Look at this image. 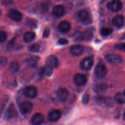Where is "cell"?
I'll return each instance as SVG.
<instances>
[{"mask_svg": "<svg viewBox=\"0 0 125 125\" xmlns=\"http://www.w3.org/2000/svg\"><path fill=\"white\" fill-rule=\"evenodd\" d=\"M77 18L84 24H89L92 22V19L90 13L86 10H81L77 13Z\"/></svg>", "mask_w": 125, "mask_h": 125, "instance_id": "1", "label": "cell"}, {"mask_svg": "<svg viewBox=\"0 0 125 125\" xmlns=\"http://www.w3.org/2000/svg\"><path fill=\"white\" fill-rule=\"evenodd\" d=\"M95 101L96 104L103 107H111L112 105V101L110 98L104 96H96Z\"/></svg>", "mask_w": 125, "mask_h": 125, "instance_id": "2", "label": "cell"}, {"mask_svg": "<svg viewBox=\"0 0 125 125\" xmlns=\"http://www.w3.org/2000/svg\"><path fill=\"white\" fill-rule=\"evenodd\" d=\"M94 65V59L92 57H87L81 61L80 67L84 71L90 70Z\"/></svg>", "mask_w": 125, "mask_h": 125, "instance_id": "3", "label": "cell"}, {"mask_svg": "<svg viewBox=\"0 0 125 125\" xmlns=\"http://www.w3.org/2000/svg\"><path fill=\"white\" fill-rule=\"evenodd\" d=\"M17 116V111L15 109V106L13 105V103L10 104L9 106L8 109L6 111V113L4 115V118L6 120L9 121L11 119L13 118H15Z\"/></svg>", "mask_w": 125, "mask_h": 125, "instance_id": "4", "label": "cell"}, {"mask_svg": "<svg viewBox=\"0 0 125 125\" xmlns=\"http://www.w3.org/2000/svg\"><path fill=\"white\" fill-rule=\"evenodd\" d=\"M107 73V70L106 66L103 63H99L95 68V74L97 77L103 78L106 76Z\"/></svg>", "mask_w": 125, "mask_h": 125, "instance_id": "5", "label": "cell"}, {"mask_svg": "<svg viewBox=\"0 0 125 125\" xmlns=\"http://www.w3.org/2000/svg\"><path fill=\"white\" fill-rule=\"evenodd\" d=\"M105 59L108 62L114 64H120L123 62V59L120 56L115 54H109L105 56Z\"/></svg>", "mask_w": 125, "mask_h": 125, "instance_id": "6", "label": "cell"}, {"mask_svg": "<svg viewBox=\"0 0 125 125\" xmlns=\"http://www.w3.org/2000/svg\"><path fill=\"white\" fill-rule=\"evenodd\" d=\"M94 37V34L90 31H85L80 33L76 39V41L82 42V41H90L91 39H92Z\"/></svg>", "mask_w": 125, "mask_h": 125, "instance_id": "7", "label": "cell"}, {"mask_svg": "<svg viewBox=\"0 0 125 125\" xmlns=\"http://www.w3.org/2000/svg\"><path fill=\"white\" fill-rule=\"evenodd\" d=\"M33 104L31 101H26L20 104V111L22 114H27L32 111Z\"/></svg>", "mask_w": 125, "mask_h": 125, "instance_id": "8", "label": "cell"}, {"mask_svg": "<svg viewBox=\"0 0 125 125\" xmlns=\"http://www.w3.org/2000/svg\"><path fill=\"white\" fill-rule=\"evenodd\" d=\"M23 93L25 96L30 98H34L37 96V90L35 87L33 85H29L26 87L23 90Z\"/></svg>", "mask_w": 125, "mask_h": 125, "instance_id": "9", "label": "cell"}, {"mask_svg": "<svg viewBox=\"0 0 125 125\" xmlns=\"http://www.w3.org/2000/svg\"><path fill=\"white\" fill-rule=\"evenodd\" d=\"M73 82L75 85L78 86H82L86 84L87 78L85 75L81 73H78L74 76Z\"/></svg>", "mask_w": 125, "mask_h": 125, "instance_id": "10", "label": "cell"}, {"mask_svg": "<svg viewBox=\"0 0 125 125\" xmlns=\"http://www.w3.org/2000/svg\"><path fill=\"white\" fill-rule=\"evenodd\" d=\"M8 17L12 20L15 21H20L21 20L23 15L22 13L17 10L11 9L8 12Z\"/></svg>", "mask_w": 125, "mask_h": 125, "instance_id": "11", "label": "cell"}, {"mask_svg": "<svg viewBox=\"0 0 125 125\" xmlns=\"http://www.w3.org/2000/svg\"><path fill=\"white\" fill-rule=\"evenodd\" d=\"M84 51V47L81 45H73L70 48V52L75 56H81Z\"/></svg>", "mask_w": 125, "mask_h": 125, "instance_id": "12", "label": "cell"}, {"mask_svg": "<svg viewBox=\"0 0 125 125\" xmlns=\"http://www.w3.org/2000/svg\"><path fill=\"white\" fill-rule=\"evenodd\" d=\"M107 7L111 10L114 12H118L122 9L123 4L120 1H112L107 4Z\"/></svg>", "mask_w": 125, "mask_h": 125, "instance_id": "13", "label": "cell"}, {"mask_svg": "<svg viewBox=\"0 0 125 125\" xmlns=\"http://www.w3.org/2000/svg\"><path fill=\"white\" fill-rule=\"evenodd\" d=\"M125 17L122 15H117L112 19V24L114 26L118 28L123 27L125 24Z\"/></svg>", "mask_w": 125, "mask_h": 125, "instance_id": "14", "label": "cell"}, {"mask_svg": "<svg viewBox=\"0 0 125 125\" xmlns=\"http://www.w3.org/2000/svg\"><path fill=\"white\" fill-rule=\"evenodd\" d=\"M65 7L62 5H57L53 7L52 10V13L54 17L59 18L62 17L65 14Z\"/></svg>", "mask_w": 125, "mask_h": 125, "instance_id": "15", "label": "cell"}, {"mask_svg": "<svg viewBox=\"0 0 125 125\" xmlns=\"http://www.w3.org/2000/svg\"><path fill=\"white\" fill-rule=\"evenodd\" d=\"M45 117L42 114L36 113L32 116L31 118V123L34 125H39L43 123Z\"/></svg>", "mask_w": 125, "mask_h": 125, "instance_id": "16", "label": "cell"}, {"mask_svg": "<svg viewBox=\"0 0 125 125\" xmlns=\"http://www.w3.org/2000/svg\"><path fill=\"white\" fill-rule=\"evenodd\" d=\"M61 117V112L58 110H52L49 113L48 118L50 122H55L58 121Z\"/></svg>", "mask_w": 125, "mask_h": 125, "instance_id": "17", "label": "cell"}, {"mask_svg": "<svg viewBox=\"0 0 125 125\" xmlns=\"http://www.w3.org/2000/svg\"><path fill=\"white\" fill-rule=\"evenodd\" d=\"M46 64L51 66L53 68H57L59 65L58 59L54 55H51V56H48L46 59Z\"/></svg>", "mask_w": 125, "mask_h": 125, "instance_id": "18", "label": "cell"}, {"mask_svg": "<svg viewBox=\"0 0 125 125\" xmlns=\"http://www.w3.org/2000/svg\"><path fill=\"white\" fill-rule=\"evenodd\" d=\"M71 24L67 21H62L59 23L58 29L62 33H67L70 30Z\"/></svg>", "mask_w": 125, "mask_h": 125, "instance_id": "19", "label": "cell"}, {"mask_svg": "<svg viewBox=\"0 0 125 125\" xmlns=\"http://www.w3.org/2000/svg\"><path fill=\"white\" fill-rule=\"evenodd\" d=\"M57 96L59 100L62 102L65 101L67 100L68 96V92L67 89L61 88L59 89L57 92Z\"/></svg>", "mask_w": 125, "mask_h": 125, "instance_id": "20", "label": "cell"}, {"mask_svg": "<svg viewBox=\"0 0 125 125\" xmlns=\"http://www.w3.org/2000/svg\"><path fill=\"white\" fill-rule=\"evenodd\" d=\"M36 37L35 33L32 31H29L26 32L23 36V40L26 43H30L32 42Z\"/></svg>", "mask_w": 125, "mask_h": 125, "instance_id": "21", "label": "cell"}, {"mask_svg": "<svg viewBox=\"0 0 125 125\" xmlns=\"http://www.w3.org/2000/svg\"><path fill=\"white\" fill-rule=\"evenodd\" d=\"M107 89V85L106 83H99L95 84L94 86V90L96 93H101L106 91Z\"/></svg>", "mask_w": 125, "mask_h": 125, "instance_id": "22", "label": "cell"}, {"mask_svg": "<svg viewBox=\"0 0 125 125\" xmlns=\"http://www.w3.org/2000/svg\"><path fill=\"white\" fill-rule=\"evenodd\" d=\"M114 100L118 104H124L125 103V95L124 93L118 92L114 96Z\"/></svg>", "mask_w": 125, "mask_h": 125, "instance_id": "23", "label": "cell"}, {"mask_svg": "<svg viewBox=\"0 0 125 125\" xmlns=\"http://www.w3.org/2000/svg\"><path fill=\"white\" fill-rule=\"evenodd\" d=\"M39 60H40V58L38 56H32L29 58H28L27 62H28V65L31 66V67H35L37 64Z\"/></svg>", "mask_w": 125, "mask_h": 125, "instance_id": "24", "label": "cell"}, {"mask_svg": "<svg viewBox=\"0 0 125 125\" xmlns=\"http://www.w3.org/2000/svg\"><path fill=\"white\" fill-rule=\"evenodd\" d=\"M20 68L19 63L17 62H12L10 63L9 67V70L11 73H15Z\"/></svg>", "mask_w": 125, "mask_h": 125, "instance_id": "25", "label": "cell"}, {"mask_svg": "<svg viewBox=\"0 0 125 125\" xmlns=\"http://www.w3.org/2000/svg\"><path fill=\"white\" fill-rule=\"evenodd\" d=\"M43 73L46 76H50L52 75V73H53V68L51 67V66L46 64L45 67L43 68Z\"/></svg>", "mask_w": 125, "mask_h": 125, "instance_id": "26", "label": "cell"}, {"mask_svg": "<svg viewBox=\"0 0 125 125\" xmlns=\"http://www.w3.org/2000/svg\"><path fill=\"white\" fill-rule=\"evenodd\" d=\"M113 30L112 28H103L100 31V34L104 37H106L109 35L112 32Z\"/></svg>", "mask_w": 125, "mask_h": 125, "instance_id": "27", "label": "cell"}, {"mask_svg": "<svg viewBox=\"0 0 125 125\" xmlns=\"http://www.w3.org/2000/svg\"><path fill=\"white\" fill-rule=\"evenodd\" d=\"M28 50L32 52H37L40 50V45L38 43H34L28 47Z\"/></svg>", "mask_w": 125, "mask_h": 125, "instance_id": "28", "label": "cell"}, {"mask_svg": "<svg viewBox=\"0 0 125 125\" xmlns=\"http://www.w3.org/2000/svg\"><path fill=\"white\" fill-rule=\"evenodd\" d=\"M7 34L4 31H0V43L4 42L7 39Z\"/></svg>", "mask_w": 125, "mask_h": 125, "instance_id": "29", "label": "cell"}, {"mask_svg": "<svg viewBox=\"0 0 125 125\" xmlns=\"http://www.w3.org/2000/svg\"><path fill=\"white\" fill-rule=\"evenodd\" d=\"M90 100V96L88 94H85L83 96V100H82V102L84 104H87Z\"/></svg>", "mask_w": 125, "mask_h": 125, "instance_id": "30", "label": "cell"}, {"mask_svg": "<svg viewBox=\"0 0 125 125\" xmlns=\"http://www.w3.org/2000/svg\"><path fill=\"white\" fill-rule=\"evenodd\" d=\"M116 50H122V51H125V43H122L116 44L114 46Z\"/></svg>", "mask_w": 125, "mask_h": 125, "instance_id": "31", "label": "cell"}, {"mask_svg": "<svg viewBox=\"0 0 125 125\" xmlns=\"http://www.w3.org/2000/svg\"><path fill=\"white\" fill-rule=\"evenodd\" d=\"M50 34V28H46L44 30L43 32V37L44 38H47L48 37L49 35Z\"/></svg>", "mask_w": 125, "mask_h": 125, "instance_id": "32", "label": "cell"}, {"mask_svg": "<svg viewBox=\"0 0 125 125\" xmlns=\"http://www.w3.org/2000/svg\"><path fill=\"white\" fill-rule=\"evenodd\" d=\"M57 43H58L59 45H66L68 43V40L65 38H61L58 40Z\"/></svg>", "mask_w": 125, "mask_h": 125, "instance_id": "33", "label": "cell"}, {"mask_svg": "<svg viewBox=\"0 0 125 125\" xmlns=\"http://www.w3.org/2000/svg\"><path fill=\"white\" fill-rule=\"evenodd\" d=\"M7 60L6 57H0V66H4L7 63Z\"/></svg>", "mask_w": 125, "mask_h": 125, "instance_id": "34", "label": "cell"}, {"mask_svg": "<svg viewBox=\"0 0 125 125\" xmlns=\"http://www.w3.org/2000/svg\"><path fill=\"white\" fill-rule=\"evenodd\" d=\"M5 104H6V101H3V102L0 103V115H1V113L2 112V111H3Z\"/></svg>", "mask_w": 125, "mask_h": 125, "instance_id": "35", "label": "cell"}, {"mask_svg": "<svg viewBox=\"0 0 125 125\" xmlns=\"http://www.w3.org/2000/svg\"><path fill=\"white\" fill-rule=\"evenodd\" d=\"M1 14H2V12H1V10L0 9V16L1 15Z\"/></svg>", "mask_w": 125, "mask_h": 125, "instance_id": "36", "label": "cell"}, {"mask_svg": "<svg viewBox=\"0 0 125 125\" xmlns=\"http://www.w3.org/2000/svg\"><path fill=\"white\" fill-rule=\"evenodd\" d=\"M124 117L125 118V114H124Z\"/></svg>", "mask_w": 125, "mask_h": 125, "instance_id": "37", "label": "cell"}, {"mask_svg": "<svg viewBox=\"0 0 125 125\" xmlns=\"http://www.w3.org/2000/svg\"><path fill=\"white\" fill-rule=\"evenodd\" d=\"M123 93H124V94H125V91H124V92H123Z\"/></svg>", "mask_w": 125, "mask_h": 125, "instance_id": "38", "label": "cell"}]
</instances>
